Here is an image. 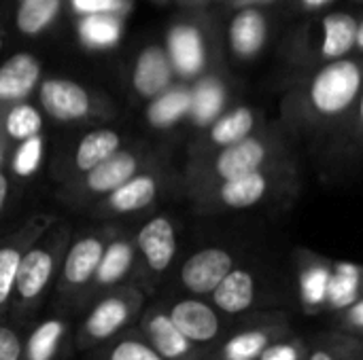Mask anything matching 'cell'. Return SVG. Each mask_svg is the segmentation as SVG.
<instances>
[{
    "mask_svg": "<svg viewBox=\"0 0 363 360\" xmlns=\"http://www.w3.org/2000/svg\"><path fill=\"white\" fill-rule=\"evenodd\" d=\"M43 62L32 51H15L0 64V115L17 102L30 100L43 79Z\"/></svg>",
    "mask_w": 363,
    "mask_h": 360,
    "instance_id": "cell-26",
    "label": "cell"
},
{
    "mask_svg": "<svg viewBox=\"0 0 363 360\" xmlns=\"http://www.w3.org/2000/svg\"><path fill=\"white\" fill-rule=\"evenodd\" d=\"M257 248L262 246L251 236H208L183 248V255L162 293L208 297L217 284Z\"/></svg>",
    "mask_w": 363,
    "mask_h": 360,
    "instance_id": "cell-9",
    "label": "cell"
},
{
    "mask_svg": "<svg viewBox=\"0 0 363 360\" xmlns=\"http://www.w3.org/2000/svg\"><path fill=\"white\" fill-rule=\"evenodd\" d=\"M72 231H74V223L57 214L55 221L28 246L15 278V289L9 310V316L13 320L26 325L47 308Z\"/></svg>",
    "mask_w": 363,
    "mask_h": 360,
    "instance_id": "cell-5",
    "label": "cell"
},
{
    "mask_svg": "<svg viewBox=\"0 0 363 360\" xmlns=\"http://www.w3.org/2000/svg\"><path fill=\"white\" fill-rule=\"evenodd\" d=\"M45 125H47V119L43 110L38 108V104L32 100L17 102L11 108H6L2 115V132L11 144L45 132Z\"/></svg>",
    "mask_w": 363,
    "mask_h": 360,
    "instance_id": "cell-34",
    "label": "cell"
},
{
    "mask_svg": "<svg viewBox=\"0 0 363 360\" xmlns=\"http://www.w3.org/2000/svg\"><path fill=\"white\" fill-rule=\"evenodd\" d=\"M255 360H306V337L294 331L277 342H272Z\"/></svg>",
    "mask_w": 363,
    "mask_h": 360,
    "instance_id": "cell-36",
    "label": "cell"
},
{
    "mask_svg": "<svg viewBox=\"0 0 363 360\" xmlns=\"http://www.w3.org/2000/svg\"><path fill=\"white\" fill-rule=\"evenodd\" d=\"M294 310H259L234 316L230 331L213 350L215 360H255L272 342L296 331Z\"/></svg>",
    "mask_w": 363,
    "mask_h": 360,
    "instance_id": "cell-16",
    "label": "cell"
},
{
    "mask_svg": "<svg viewBox=\"0 0 363 360\" xmlns=\"http://www.w3.org/2000/svg\"><path fill=\"white\" fill-rule=\"evenodd\" d=\"M325 168L332 172L349 170L351 166L359 163L363 159V89L351 108L349 117L345 119L338 134L332 138V142L319 153Z\"/></svg>",
    "mask_w": 363,
    "mask_h": 360,
    "instance_id": "cell-28",
    "label": "cell"
},
{
    "mask_svg": "<svg viewBox=\"0 0 363 360\" xmlns=\"http://www.w3.org/2000/svg\"><path fill=\"white\" fill-rule=\"evenodd\" d=\"M136 265H138V255H136V240H134V229L132 225H119L115 233L111 236L104 255L100 259V265L96 269V276L83 297L81 310L96 299L98 295L130 284L134 282L136 276ZM79 310V312H81Z\"/></svg>",
    "mask_w": 363,
    "mask_h": 360,
    "instance_id": "cell-24",
    "label": "cell"
},
{
    "mask_svg": "<svg viewBox=\"0 0 363 360\" xmlns=\"http://www.w3.org/2000/svg\"><path fill=\"white\" fill-rule=\"evenodd\" d=\"M296 144V138L285 129L281 121H266L247 138L208 157L185 161L181 166L183 185L185 189L202 187L268 166L298 161Z\"/></svg>",
    "mask_w": 363,
    "mask_h": 360,
    "instance_id": "cell-3",
    "label": "cell"
},
{
    "mask_svg": "<svg viewBox=\"0 0 363 360\" xmlns=\"http://www.w3.org/2000/svg\"><path fill=\"white\" fill-rule=\"evenodd\" d=\"M306 337V360H347L355 337L338 329L323 327L304 333Z\"/></svg>",
    "mask_w": 363,
    "mask_h": 360,
    "instance_id": "cell-35",
    "label": "cell"
},
{
    "mask_svg": "<svg viewBox=\"0 0 363 360\" xmlns=\"http://www.w3.org/2000/svg\"><path fill=\"white\" fill-rule=\"evenodd\" d=\"M138 331L164 360H208L211 352L194 344L172 323L157 297L149 299L138 323Z\"/></svg>",
    "mask_w": 363,
    "mask_h": 360,
    "instance_id": "cell-25",
    "label": "cell"
},
{
    "mask_svg": "<svg viewBox=\"0 0 363 360\" xmlns=\"http://www.w3.org/2000/svg\"><path fill=\"white\" fill-rule=\"evenodd\" d=\"M177 81L179 79L164 42H149L140 47L130 59L125 72L128 93L130 100L136 102V106H145L168 87H172Z\"/></svg>",
    "mask_w": 363,
    "mask_h": 360,
    "instance_id": "cell-23",
    "label": "cell"
},
{
    "mask_svg": "<svg viewBox=\"0 0 363 360\" xmlns=\"http://www.w3.org/2000/svg\"><path fill=\"white\" fill-rule=\"evenodd\" d=\"M23 327L11 316L0 318V360H21L23 354Z\"/></svg>",
    "mask_w": 363,
    "mask_h": 360,
    "instance_id": "cell-37",
    "label": "cell"
},
{
    "mask_svg": "<svg viewBox=\"0 0 363 360\" xmlns=\"http://www.w3.org/2000/svg\"><path fill=\"white\" fill-rule=\"evenodd\" d=\"M130 140H134L132 134L125 127L117 125V121L91 127H77L70 136L66 134L51 140L47 176L51 178L53 187L64 185L96 168Z\"/></svg>",
    "mask_w": 363,
    "mask_h": 360,
    "instance_id": "cell-14",
    "label": "cell"
},
{
    "mask_svg": "<svg viewBox=\"0 0 363 360\" xmlns=\"http://www.w3.org/2000/svg\"><path fill=\"white\" fill-rule=\"evenodd\" d=\"M125 17L128 15L123 13H91L72 17L79 45L89 53L113 51L123 38Z\"/></svg>",
    "mask_w": 363,
    "mask_h": 360,
    "instance_id": "cell-29",
    "label": "cell"
},
{
    "mask_svg": "<svg viewBox=\"0 0 363 360\" xmlns=\"http://www.w3.org/2000/svg\"><path fill=\"white\" fill-rule=\"evenodd\" d=\"M351 2H355V4H363V0H351Z\"/></svg>",
    "mask_w": 363,
    "mask_h": 360,
    "instance_id": "cell-50",
    "label": "cell"
},
{
    "mask_svg": "<svg viewBox=\"0 0 363 360\" xmlns=\"http://www.w3.org/2000/svg\"><path fill=\"white\" fill-rule=\"evenodd\" d=\"M353 55L363 57V15L357 17V30H355V45H353Z\"/></svg>",
    "mask_w": 363,
    "mask_h": 360,
    "instance_id": "cell-43",
    "label": "cell"
},
{
    "mask_svg": "<svg viewBox=\"0 0 363 360\" xmlns=\"http://www.w3.org/2000/svg\"><path fill=\"white\" fill-rule=\"evenodd\" d=\"M183 170L172 161V149L147 163L119 189L96 202L83 216L102 223L134 225L149 212L166 206L174 195H183Z\"/></svg>",
    "mask_w": 363,
    "mask_h": 360,
    "instance_id": "cell-6",
    "label": "cell"
},
{
    "mask_svg": "<svg viewBox=\"0 0 363 360\" xmlns=\"http://www.w3.org/2000/svg\"><path fill=\"white\" fill-rule=\"evenodd\" d=\"M166 151H170L166 142L153 138H134L89 172L57 185L53 189V199L68 214L83 216L96 202L119 189L125 180H130L136 172Z\"/></svg>",
    "mask_w": 363,
    "mask_h": 360,
    "instance_id": "cell-8",
    "label": "cell"
},
{
    "mask_svg": "<svg viewBox=\"0 0 363 360\" xmlns=\"http://www.w3.org/2000/svg\"><path fill=\"white\" fill-rule=\"evenodd\" d=\"M230 11L232 15L223 30V49L238 64L255 62L268 49L274 34L272 6L247 4Z\"/></svg>",
    "mask_w": 363,
    "mask_h": 360,
    "instance_id": "cell-20",
    "label": "cell"
},
{
    "mask_svg": "<svg viewBox=\"0 0 363 360\" xmlns=\"http://www.w3.org/2000/svg\"><path fill=\"white\" fill-rule=\"evenodd\" d=\"M208 299L228 316H242L259 310L296 312L287 263L281 265L264 248H257L238 263L217 284Z\"/></svg>",
    "mask_w": 363,
    "mask_h": 360,
    "instance_id": "cell-4",
    "label": "cell"
},
{
    "mask_svg": "<svg viewBox=\"0 0 363 360\" xmlns=\"http://www.w3.org/2000/svg\"><path fill=\"white\" fill-rule=\"evenodd\" d=\"M363 297V265L351 261H338L334 259V274L328 295V308L323 320L330 316L342 312L351 303Z\"/></svg>",
    "mask_w": 363,
    "mask_h": 360,
    "instance_id": "cell-32",
    "label": "cell"
},
{
    "mask_svg": "<svg viewBox=\"0 0 363 360\" xmlns=\"http://www.w3.org/2000/svg\"><path fill=\"white\" fill-rule=\"evenodd\" d=\"M302 191L300 161L277 163L219 182L185 189L191 212L200 219L251 212L262 208H283L298 199Z\"/></svg>",
    "mask_w": 363,
    "mask_h": 360,
    "instance_id": "cell-2",
    "label": "cell"
},
{
    "mask_svg": "<svg viewBox=\"0 0 363 360\" xmlns=\"http://www.w3.org/2000/svg\"><path fill=\"white\" fill-rule=\"evenodd\" d=\"M74 314L51 306L23 327L21 360H68L74 350Z\"/></svg>",
    "mask_w": 363,
    "mask_h": 360,
    "instance_id": "cell-22",
    "label": "cell"
},
{
    "mask_svg": "<svg viewBox=\"0 0 363 360\" xmlns=\"http://www.w3.org/2000/svg\"><path fill=\"white\" fill-rule=\"evenodd\" d=\"M66 11V0H19L11 6L9 30L11 38L19 36L23 40H38L49 36L62 21Z\"/></svg>",
    "mask_w": 363,
    "mask_h": 360,
    "instance_id": "cell-27",
    "label": "cell"
},
{
    "mask_svg": "<svg viewBox=\"0 0 363 360\" xmlns=\"http://www.w3.org/2000/svg\"><path fill=\"white\" fill-rule=\"evenodd\" d=\"M34 95L47 123L55 127H91L119 117V106L106 91L70 76H43Z\"/></svg>",
    "mask_w": 363,
    "mask_h": 360,
    "instance_id": "cell-11",
    "label": "cell"
},
{
    "mask_svg": "<svg viewBox=\"0 0 363 360\" xmlns=\"http://www.w3.org/2000/svg\"><path fill=\"white\" fill-rule=\"evenodd\" d=\"M134 0H66V11L70 17L91 15V13H123L132 11Z\"/></svg>",
    "mask_w": 363,
    "mask_h": 360,
    "instance_id": "cell-38",
    "label": "cell"
},
{
    "mask_svg": "<svg viewBox=\"0 0 363 360\" xmlns=\"http://www.w3.org/2000/svg\"><path fill=\"white\" fill-rule=\"evenodd\" d=\"M181 8H208L211 4H217V0H174Z\"/></svg>",
    "mask_w": 363,
    "mask_h": 360,
    "instance_id": "cell-44",
    "label": "cell"
},
{
    "mask_svg": "<svg viewBox=\"0 0 363 360\" xmlns=\"http://www.w3.org/2000/svg\"><path fill=\"white\" fill-rule=\"evenodd\" d=\"M11 0H0V25L9 23V15H11Z\"/></svg>",
    "mask_w": 363,
    "mask_h": 360,
    "instance_id": "cell-47",
    "label": "cell"
},
{
    "mask_svg": "<svg viewBox=\"0 0 363 360\" xmlns=\"http://www.w3.org/2000/svg\"><path fill=\"white\" fill-rule=\"evenodd\" d=\"M357 17L359 15L340 8L302 17V21L285 34L281 45V59L291 76L353 55Z\"/></svg>",
    "mask_w": 363,
    "mask_h": 360,
    "instance_id": "cell-7",
    "label": "cell"
},
{
    "mask_svg": "<svg viewBox=\"0 0 363 360\" xmlns=\"http://www.w3.org/2000/svg\"><path fill=\"white\" fill-rule=\"evenodd\" d=\"M191 108V83L177 81L164 93L145 104V121L153 132H170L189 119Z\"/></svg>",
    "mask_w": 363,
    "mask_h": 360,
    "instance_id": "cell-31",
    "label": "cell"
},
{
    "mask_svg": "<svg viewBox=\"0 0 363 360\" xmlns=\"http://www.w3.org/2000/svg\"><path fill=\"white\" fill-rule=\"evenodd\" d=\"M208 360H215V359H208Z\"/></svg>",
    "mask_w": 363,
    "mask_h": 360,
    "instance_id": "cell-52",
    "label": "cell"
},
{
    "mask_svg": "<svg viewBox=\"0 0 363 360\" xmlns=\"http://www.w3.org/2000/svg\"><path fill=\"white\" fill-rule=\"evenodd\" d=\"M157 299L166 308L172 323L181 329V333L211 354L221 344L234 320V316L223 314L208 297L160 293Z\"/></svg>",
    "mask_w": 363,
    "mask_h": 360,
    "instance_id": "cell-17",
    "label": "cell"
},
{
    "mask_svg": "<svg viewBox=\"0 0 363 360\" xmlns=\"http://www.w3.org/2000/svg\"><path fill=\"white\" fill-rule=\"evenodd\" d=\"M9 149H11V142L6 140V136H4V132H2V115H0V166L6 163Z\"/></svg>",
    "mask_w": 363,
    "mask_h": 360,
    "instance_id": "cell-45",
    "label": "cell"
},
{
    "mask_svg": "<svg viewBox=\"0 0 363 360\" xmlns=\"http://www.w3.org/2000/svg\"><path fill=\"white\" fill-rule=\"evenodd\" d=\"M132 229L138 255L134 284L153 299L162 293L183 255V221L172 210L157 208Z\"/></svg>",
    "mask_w": 363,
    "mask_h": 360,
    "instance_id": "cell-10",
    "label": "cell"
},
{
    "mask_svg": "<svg viewBox=\"0 0 363 360\" xmlns=\"http://www.w3.org/2000/svg\"><path fill=\"white\" fill-rule=\"evenodd\" d=\"M363 89V57L349 55L294 76L281 100V123L319 153L342 127Z\"/></svg>",
    "mask_w": 363,
    "mask_h": 360,
    "instance_id": "cell-1",
    "label": "cell"
},
{
    "mask_svg": "<svg viewBox=\"0 0 363 360\" xmlns=\"http://www.w3.org/2000/svg\"><path fill=\"white\" fill-rule=\"evenodd\" d=\"M221 2H223V0H217V4H221Z\"/></svg>",
    "mask_w": 363,
    "mask_h": 360,
    "instance_id": "cell-51",
    "label": "cell"
},
{
    "mask_svg": "<svg viewBox=\"0 0 363 360\" xmlns=\"http://www.w3.org/2000/svg\"><path fill=\"white\" fill-rule=\"evenodd\" d=\"M55 212L32 210L0 225V318L9 316L17 269L28 246L55 221Z\"/></svg>",
    "mask_w": 363,
    "mask_h": 360,
    "instance_id": "cell-19",
    "label": "cell"
},
{
    "mask_svg": "<svg viewBox=\"0 0 363 360\" xmlns=\"http://www.w3.org/2000/svg\"><path fill=\"white\" fill-rule=\"evenodd\" d=\"M147 301V293L134 282L111 289L91 299L77 314L79 320L74 323V350L85 354L115 335L136 327Z\"/></svg>",
    "mask_w": 363,
    "mask_h": 360,
    "instance_id": "cell-15",
    "label": "cell"
},
{
    "mask_svg": "<svg viewBox=\"0 0 363 360\" xmlns=\"http://www.w3.org/2000/svg\"><path fill=\"white\" fill-rule=\"evenodd\" d=\"M281 0H223L221 6L225 8H236V6H247V4H259V6H274Z\"/></svg>",
    "mask_w": 363,
    "mask_h": 360,
    "instance_id": "cell-42",
    "label": "cell"
},
{
    "mask_svg": "<svg viewBox=\"0 0 363 360\" xmlns=\"http://www.w3.org/2000/svg\"><path fill=\"white\" fill-rule=\"evenodd\" d=\"M347 360H363V337H355L353 350H351V354H349Z\"/></svg>",
    "mask_w": 363,
    "mask_h": 360,
    "instance_id": "cell-46",
    "label": "cell"
},
{
    "mask_svg": "<svg viewBox=\"0 0 363 360\" xmlns=\"http://www.w3.org/2000/svg\"><path fill=\"white\" fill-rule=\"evenodd\" d=\"M266 121L268 119L264 117V112L257 106L234 104V106L221 110L213 121H208L204 127H200L191 136V140L187 144L185 161L208 157V155L247 138Z\"/></svg>",
    "mask_w": 363,
    "mask_h": 360,
    "instance_id": "cell-21",
    "label": "cell"
},
{
    "mask_svg": "<svg viewBox=\"0 0 363 360\" xmlns=\"http://www.w3.org/2000/svg\"><path fill=\"white\" fill-rule=\"evenodd\" d=\"M49 149H51V138L47 136V132H40L36 136L11 144L4 168L21 189L32 180H36L43 172H47Z\"/></svg>",
    "mask_w": 363,
    "mask_h": 360,
    "instance_id": "cell-30",
    "label": "cell"
},
{
    "mask_svg": "<svg viewBox=\"0 0 363 360\" xmlns=\"http://www.w3.org/2000/svg\"><path fill=\"white\" fill-rule=\"evenodd\" d=\"M283 2L287 4V8L294 15L308 17V15H317V13H325V11L336 8L340 0H283Z\"/></svg>",
    "mask_w": 363,
    "mask_h": 360,
    "instance_id": "cell-41",
    "label": "cell"
},
{
    "mask_svg": "<svg viewBox=\"0 0 363 360\" xmlns=\"http://www.w3.org/2000/svg\"><path fill=\"white\" fill-rule=\"evenodd\" d=\"M157 4H166V2H174V0H155Z\"/></svg>",
    "mask_w": 363,
    "mask_h": 360,
    "instance_id": "cell-49",
    "label": "cell"
},
{
    "mask_svg": "<svg viewBox=\"0 0 363 360\" xmlns=\"http://www.w3.org/2000/svg\"><path fill=\"white\" fill-rule=\"evenodd\" d=\"M119 223H102L87 219V225H74L70 244L64 252L57 282L51 295V306L79 314L83 297L96 276L104 248Z\"/></svg>",
    "mask_w": 363,
    "mask_h": 360,
    "instance_id": "cell-13",
    "label": "cell"
},
{
    "mask_svg": "<svg viewBox=\"0 0 363 360\" xmlns=\"http://www.w3.org/2000/svg\"><path fill=\"white\" fill-rule=\"evenodd\" d=\"M9 38H11L9 23H2V25H0V53L4 51V47H6V42H9Z\"/></svg>",
    "mask_w": 363,
    "mask_h": 360,
    "instance_id": "cell-48",
    "label": "cell"
},
{
    "mask_svg": "<svg viewBox=\"0 0 363 360\" xmlns=\"http://www.w3.org/2000/svg\"><path fill=\"white\" fill-rule=\"evenodd\" d=\"M328 327L338 329L353 337H363V297L357 299L355 303H351L349 308H345L342 312L330 316Z\"/></svg>",
    "mask_w": 363,
    "mask_h": 360,
    "instance_id": "cell-39",
    "label": "cell"
},
{
    "mask_svg": "<svg viewBox=\"0 0 363 360\" xmlns=\"http://www.w3.org/2000/svg\"><path fill=\"white\" fill-rule=\"evenodd\" d=\"M164 45L177 79L183 83L215 74L223 57V34H219L206 8H183V15L170 21Z\"/></svg>",
    "mask_w": 363,
    "mask_h": 360,
    "instance_id": "cell-12",
    "label": "cell"
},
{
    "mask_svg": "<svg viewBox=\"0 0 363 360\" xmlns=\"http://www.w3.org/2000/svg\"><path fill=\"white\" fill-rule=\"evenodd\" d=\"M19 191L21 187L11 178L4 166H0V225L9 223L11 212L15 210L19 202Z\"/></svg>",
    "mask_w": 363,
    "mask_h": 360,
    "instance_id": "cell-40",
    "label": "cell"
},
{
    "mask_svg": "<svg viewBox=\"0 0 363 360\" xmlns=\"http://www.w3.org/2000/svg\"><path fill=\"white\" fill-rule=\"evenodd\" d=\"M83 360H164L143 337L138 327H132L113 339L91 348Z\"/></svg>",
    "mask_w": 363,
    "mask_h": 360,
    "instance_id": "cell-33",
    "label": "cell"
},
{
    "mask_svg": "<svg viewBox=\"0 0 363 360\" xmlns=\"http://www.w3.org/2000/svg\"><path fill=\"white\" fill-rule=\"evenodd\" d=\"M296 314L304 318H323L334 274V259L306 246H296L287 259Z\"/></svg>",
    "mask_w": 363,
    "mask_h": 360,
    "instance_id": "cell-18",
    "label": "cell"
}]
</instances>
